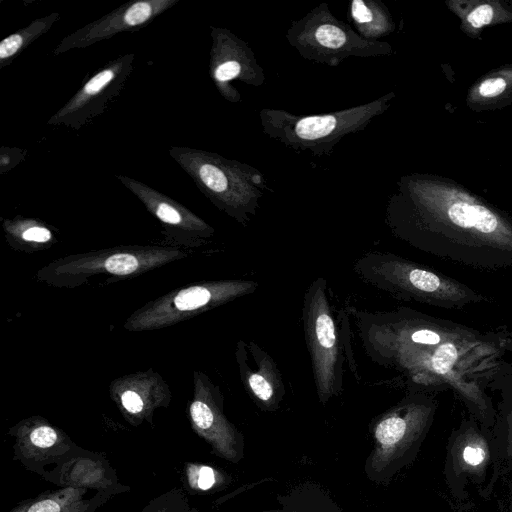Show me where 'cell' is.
<instances>
[{
	"label": "cell",
	"mask_w": 512,
	"mask_h": 512,
	"mask_svg": "<svg viewBox=\"0 0 512 512\" xmlns=\"http://www.w3.org/2000/svg\"><path fill=\"white\" fill-rule=\"evenodd\" d=\"M188 257L186 249L172 245H122L67 255L42 266L39 282L55 288H76L140 276Z\"/></svg>",
	"instance_id": "obj_5"
},
{
	"label": "cell",
	"mask_w": 512,
	"mask_h": 512,
	"mask_svg": "<svg viewBox=\"0 0 512 512\" xmlns=\"http://www.w3.org/2000/svg\"><path fill=\"white\" fill-rule=\"evenodd\" d=\"M77 499H80L77 491L68 489L60 493L41 496L12 512H82L81 509L72 511V504H75Z\"/></svg>",
	"instance_id": "obj_23"
},
{
	"label": "cell",
	"mask_w": 512,
	"mask_h": 512,
	"mask_svg": "<svg viewBox=\"0 0 512 512\" xmlns=\"http://www.w3.org/2000/svg\"><path fill=\"white\" fill-rule=\"evenodd\" d=\"M385 223L395 237L446 261L512 268V226L483 205L456 201L440 211L400 188L388 201Z\"/></svg>",
	"instance_id": "obj_2"
},
{
	"label": "cell",
	"mask_w": 512,
	"mask_h": 512,
	"mask_svg": "<svg viewBox=\"0 0 512 512\" xmlns=\"http://www.w3.org/2000/svg\"><path fill=\"white\" fill-rule=\"evenodd\" d=\"M285 37L302 58L330 67L339 66L349 57H379L392 52L387 42L359 36L349 24L332 14L326 2L292 21Z\"/></svg>",
	"instance_id": "obj_10"
},
{
	"label": "cell",
	"mask_w": 512,
	"mask_h": 512,
	"mask_svg": "<svg viewBox=\"0 0 512 512\" xmlns=\"http://www.w3.org/2000/svg\"><path fill=\"white\" fill-rule=\"evenodd\" d=\"M24 152L20 149L2 148L0 153V172L5 173L21 162Z\"/></svg>",
	"instance_id": "obj_26"
},
{
	"label": "cell",
	"mask_w": 512,
	"mask_h": 512,
	"mask_svg": "<svg viewBox=\"0 0 512 512\" xmlns=\"http://www.w3.org/2000/svg\"><path fill=\"white\" fill-rule=\"evenodd\" d=\"M506 83L501 78L485 80L479 87V92L484 97L499 95L504 91Z\"/></svg>",
	"instance_id": "obj_29"
},
{
	"label": "cell",
	"mask_w": 512,
	"mask_h": 512,
	"mask_svg": "<svg viewBox=\"0 0 512 512\" xmlns=\"http://www.w3.org/2000/svg\"><path fill=\"white\" fill-rule=\"evenodd\" d=\"M277 512H279V511H277Z\"/></svg>",
	"instance_id": "obj_31"
},
{
	"label": "cell",
	"mask_w": 512,
	"mask_h": 512,
	"mask_svg": "<svg viewBox=\"0 0 512 512\" xmlns=\"http://www.w3.org/2000/svg\"><path fill=\"white\" fill-rule=\"evenodd\" d=\"M258 286V282L244 279L203 281L183 286L136 309L123 327L129 332L169 327L252 294Z\"/></svg>",
	"instance_id": "obj_11"
},
{
	"label": "cell",
	"mask_w": 512,
	"mask_h": 512,
	"mask_svg": "<svg viewBox=\"0 0 512 512\" xmlns=\"http://www.w3.org/2000/svg\"><path fill=\"white\" fill-rule=\"evenodd\" d=\"M7 242L19 250L41 249L55 241L52 230L33 218L17 216L2 223Z\"/></svg>",
	"instance_id": "obj_20"
},
{
	"label": "cell",
	"mask_w": 512,
	"mask_h": 512,
	"mask_svg": "<svg viewBox=\"0 0 512 512\" xmlns=\"http://www.w3.org/2000/svg\"><path fill=\"white\" fill-rule=\"evenodd\" d=\"M443 474L450 496L463 507L469 489L488 499L503 475L492 429L471 416L463 419L448 438Z\"/></svg>",
	"instance_id": "obj_8"
},
{
	"label": "cell",
	"mask_w": 512,
	"mask_h": 512,
	"mask_svg": "<svg viewBox=\"0 0 512 512\" xmlns=\"http://www.w3.org/2000/svg\"><path fill=\"white\" fill-rule=\"evenodd\" d=\"M364 352L391 369L409 391H451L471 417L492 429L497 404L491 393L512 378V340L408 307L391 311L352 310Z\"/></svg>",
	"instance_id": "obj_1"
},
{
	"label": "cell",
	"mask_w": 512,
	"mask_h": 512,
	"mask_svg": "<svg viewBox=\"0 0 512 512\" xmlns=\"http://www.w3.org/2000/svg\"><path fill=\"white\" fill-rule=\"evenodd\" d=\"M493 17L491 6L484 4L474 9L467 17L468 22L475 28L488 24Z\"/></svg>",
	"instance_id": "obj_27"
},
{
	"label": "cell",
	"mask_w": 512,
	"mask_h": 512,
	"mask_svg": "<svg viewBox=\"0 0 512 512\" xmlns=\"http://www.w3.org/2000/svg\"><path fill=\"white\" fill-rule=\"evenodd\" d=\"M394 93L375 100L323 114H295L283 109L263 108L259 120L263 133L297 152L314 156L332 154L346 136L358 133L384 114Z\"/></svg>",
	"instance_id": "obj_6"
},
{
	"label": "cell",
	"mask_w": 512,
	"mask_h": 512,
	"mask_svg": "<svg viewBox=\"0 0 512 512\" xmlns=\"http://www.w3.org/2000/svg\"><path fill=\"white\" fill-rule=\"evenodd\" d=\"M353 270L365 284L400 301L443 309H464L487 301L466 284L391 252H366L354 262Z\"/></svg>",
	"instance_id": "obj_3"
},
{
	"label": "cell",
	"mask_w": 512,
	"mask_h": 512,
	"mask_svg": "<svg viewBox=\"0 0 512 512\" xmlns=\"http://www.w3.org/2000/svg\"><path fill=\"white\" fill-rule=\"evenodd\" d=\"M135 55L125 54L110 60L83 82L77 92L48 120V125L81 129L120 95L134 67Z\"/></svg>",
	"instance_id": "obj_12"
},
{
	"label": "cell",
	"mask_w": 512,
	"mask_h": 512,
	"mask_svg": "<svg viewBox=\"0 0 512 512\" xmlns=\"http://www.w3.org/2000/svg\"><path fill=\"white\" fill-rule=\"evenodd\" d=\"M210 35L209 76L226 101L238 103L241 94L231 82L260 87L265 81L264 70L248 43L229 29L210 26Z\"/></svg>",
	"instance_id": "obj_13"
},
{
	"label": "cell",
	"mask_w": 512,
	"mask_h": 512,
	"mask_svg": "<svg viewBox=\"0 0 512 512\" xmlns=\"http://www.w3.org/2000/svg\"><path fill=\"white\" fill-rule=\"evenodd\" d=\"M180 0H132L104 16L69 33L56 45L58 56L72 49L87 48L123 32H137L151 24L158 16Z\"/></svg>",
	"instance_id": "obj_16"
},
{
	"label": "cell",
	"mask_w": 512,
	"mask_h": 512,
	"mask_svg": "<svg viewBox=\"0 0 512 512\" xmlns=\"http://www.w3.org/2000/svg\"><path fill=\"white\" fill-rule=\"evenodd\" d=\"M115 177L160 222L162 233L172 246L196 248L214 236L211 225L178 201L137 179L122 174Z\"/></svg>",
	"instance_id": "obj_14"
},
{
	"label": "cell",
	"mask_w": 512,
	"mask_h": 512,
	"mask_svg": "<svg viewBox=\"0 0 512 512\" xmlns=\"http://www.w3.org/2000/svg\"><path fill=\"white\" fill-rule=\"evenodd\" d=\"M324 277L315 278L303 296L302 323L319 402L326 405L343 390V339L338 332Z\"/></svg>",
	"instance_id": "obj_9"
},
{
	"label": "cell",
	"mask_w": 512,
	"mask_h": 512,
	"mask_svg": "<svg viewBox=\"0 0 512 512\" xmlns=\"http://www.w3.org/2000/svg\"><path fill=\"white\" fill-rule=\"evenodd\" d=\"M434 396L408 391L396 405L374 420L373 450L365 464L371 481L388 482L415 460L438 407Z\"/></svg>",
	"instance_id": "obj_7"
},
{
	"label": "cell",
	"mask_w": 512,
	"mask_h": 512,
	"mask_svg": "<svg viewBox=\"0 0 512 512\" xmlns=\"http://www.w3.org/2000/svg\"><path fill=\"white\" fill-rule=\"evenodd\" d=\"M235 359L243 387L256 405L263 411L277 410L286 389L272 357L254 341L239 340Z\"/></svg>",
	"instance_id": "obj_17"
},
{
	"label": "cell",
	"mask_w": 512,
	"mask_h": 512,
	"mask_svg": "<svg viewBox=\"0 0 512 512\" xmlns=\"http://www.w3.org/2000/svg\"><path fill=\"white\" fill-rule=\"evenodd\" d=\"M142 512H197L179 490H172L151 501Z\"/></svg>",
	"instance_id": "obj_25"
},
{
	"label": "cell",
	"mask_w": 512,
	"mask_h": 512,
	"mask_svg": "<svg viewBox=\"0 0 512 512\" xmlns=\"http://www.w3.org/2000/svg\"><path fill=\"white\" fill-rule=\"evenodd\" d=\"M509 510L512 512V480L508 482Z\"/></svg>",
	"instance_id": "obj_30"
},
{
	"label": "cell",
	"mask_w": 512,
	"mask_h": 512,
	"mask_svg": "<svg viewBox=\"0 0 512 512\" xmlns=\"http://www.w3.org/2000/svg\"><path fill=\"white\" fill-rule=\"evenodd\" d=\"M24 428L27 431L25 436V439L28 440L27 444L33 446L36 451L46 452L62 440L58 430L49 423H42L39 420L35 422L29 419L24 422Z\"/></svg>",
	"instance_id": "obj_24"
},
{
	"label": "cell",
	"mask_w": 512,
	"mask_h": 512,
	"mask_svg": "<svg viewBox=\"0 0 512 512\" xmlns=\"http://www.w3.org/2000/svg\"><path fill=\"white\" fill-rule=\"evenodd\" d=\"M168 154L216 208L240 225L247 226L256 215L259 202L269 189L257 168L187 146H172Z\"/></svg>",
	"instance_id": "obj_4"
},
{
	"label": "cell",
	"mask_w": 512,
	"mask_h": 512,
	"mask_svg": "<svg viewBox=\"0 0 512 512\" xmlns=\"http://www.w3.org/2000/svg\"><path fill=\"white\" fill-rule=\"evenodd\" d=\"M219 386L201 371L193 373V399L189 415L193 429L221 457L238 462L243 457V436L226 418Z\"/></svg>",
	"instance_id": "obj_15"
},
{
	"label": "cell",
	"mask_w": 512,
	"mask_h": 512,
	"mask_svg": "<svg viewBox=\"0 0 512 512\" xmlns=\"http://www.w3.org/2000/svg\"><path fill=\"white\" fill-rule=\"evenodd\" d=\"M58 12L39 17L0 42V68L10 65L30 44L46 34L60 19Z\"/></svg>",
	"instance_id": "obj_22"
},
{
	"label": "cell",
	"mask_w": 512,
	"mask_h": 512,
	"mask_svg": "<svg viewBox=\"0 0 512 512\" xmlns=\"http://www.w3.org/2000/svg\"><path fill=\"white\" fill-rule=\"evenodd\" d=\"M110 393L127 415L140 419L155 408L167 406L171 398L165 381L151 370L115 379L110 385Z\"/></svg>",
	"instance_id": "obj_18"
},
{
	"label": "cell",
	"mask_w": 512,
	"mask_h": 512,
	"mask_svg": "<svg viewBox=\"0 0 512 512\" xmlns=\"http://www.w3.org/2000/svg\"><path fill=\"white\" fill-rule=\"evenodd\" d=\"M216 482L215 470L209 466H201L197 471L196 484L201 490H208Z\"/></svg>",
	"instance_id": "obj_28"
},
{
	"label": "cell",
	"mask_w": 512,
	"mask_h": 512,
	"mask_svg": "<svg viewBox=\"0 0 512 512\" xmlns=\"http://www.w3.org/2000/svg\"><path fill=\"white\" fill-rule=\"evenodd\" d=\"M348 17L356 33L370 41H380L394 29L391 15L380 0H353Z\"/></svg>",
	"instance_id": "obj_19"
},
{
	"label": "cell",
	"mask_w": 512,
	"mask_h": 512,
	"mask_svg": "<svg viewBox=\"0 0 512 512\" xmlns=\"http://www.w3.org/2000/svg\"><path fill=\"white\" fill-rule=\"evenodd\" d=\"M497 415L492 428L502 474L512 471V378L500 391Z\"/></svg>",
	"instance_id": "obj_21"
}]
</instances>
